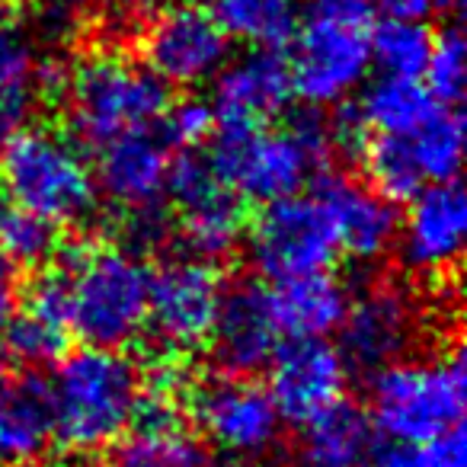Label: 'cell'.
I'll return each instance as SVG.
<instances>
[{"label":"cell","mask_w":467,"mask_h":467,"mask_svg":"<svg viewBox=\"0 0 467 467\" xmlns=\"http://www.w3.org/2000/svg\"><path fill=\"white\" fill-rule=\"evenodd\" d=\"M42 388L52 439L74 454H97L112 448L144 400V378L119 346L87 343L78 352L55 358Z\"/></svg>","instance_id":"cell-1"},{"label":"cell","mask_w":467,"mask_h":467,"mask_svg":"<svg viewBox=\"0 0 467 467\" xmlns=\"http://www.w3.org/2000/svg\"><path fill=\"white\" fill-rule=\"evenodd\" d=\"M0 186L10 205L39 218L80 224L97 212L99 186L78 141L52 125H23L0 144Z\"/></svg>","instance_id":"cell-2"},{"label":"cell","mask_w":467,"mask_h":467,"mask_svg":"<svg viewBox=\"0 0 467 467\" xmlns=\"http://www.w3.org/2000/svg\"><path fill=\"white\" fill-rule=\"evenodd\" d=\"M333 144L337 138L330 125L311 116L282 129H273V122L250 125V129L221 125L212 150V167L244 202L266 205L298 192L314 170L330 157Z\"/></svg>","instance_id":"cell-3"},{"label":"cell","mask_w":467,"mask_h":467,"mask_svg":"<svg viewBox=\"0 0 467 467\" xmlns=\"http://www.w3.org/2000/svg\"><path fill=\"white\" fill-rule=\"evenodd\" d=\"M67 119L80 141L99 144L131 131L154 129L170 103V90L144 61L122 52H90L65 71Z\"/></svg>","instance_id":"cell-4"},{"label":"cell","mask_w":467,"mask_h":467,"mask_svg":"<svg viewBox=\"0 0 467 467\" xmlns=\"http://www.w3.org/2000/svg\"><path fill=\"white\" fill-rule=\"evenodd\" d=\"M71 333L93 346H119L148 324L150 269L125 247H78L58 266Z\"/></svg>","instance_id":"cell-5"},{"label":"cell","mask_w":467,"mask_h":467,"mask_svg":"<svg viewBox=\"0 0 467 467\" xmlns=\"http://www.w3.org/2000/svg\"><path fill=\"white\" fill-rule=\"evenodd\" d=\"M467 375L458 352L432 358H397L371 371V426L397 445H416L461 426Z\"/></svg>","instance_id":"cell-6"},{"label":"cell","mask_w":467,"mask_h":467,"mask_svg":"<svg viewBox=\"0 0 467 467\" xmlns=\"http://www.w3.org/2000/svg\"><path fill=\"white\" fill-rule=\"evenodd\" d=\"M368 16L343 10H317L292 36V90L311 106L343 103L365 84L371 67Z\"/></svg>","instance_id":"cell-7"},{"label":"cell","mask_w":467,"mask_h":467,"mask_svg":"<svg viewBox=\"0 0 467 467\" xmlns=\"http://www.w3.org/2000/svg\"><path fill=\"white\" fill-rule=\"evenodd\" d=\"M250 256L254 266L273 282L327 273L343 254L333 214L317 189H298L285 199L266 202L263 214L250 227Z\"/></svg>","instance_id":"cell-8"},{"label":"cell","mask_w":467,"mask_h":467,"mask_svg":"<svg viewBox=\"0 0 467 467\" xmlns=\"http://www.w3.org/2000/svg\"><path fill=\"white\" fill-rule=\"evenodd\" d=\"M224 298V279L212 260L173 256L150 273L148 330L173 356L195 352L208 343Z\"/></svg>","instance_id":"cell-9"},{"label":"cell","mask_w":467,"mask_h":467,"mask_svg":"<svg viewBox=\"0 0 467 467\" xmlns=\"http://www.w3.org/2000/svg\"><path fill=\"white\" fill-rule=\"evenodd\" d=\"M192 416L218 451L241 461L266 458L282 439V413L263 384L247 375L205 378L192 390Z\"/></svg>","instance_id":"cell-10"},{"label":"cell","mask_w":467,"mask_h":467,"mask_svg":"<svg viewBox=\"0 0 467 467\" xmlns=\"http://www.w3.org/2000/svg\"><path fill=\"white\" fill-rule=\"evenodd\" d=\"M167 195L173 199L180 231L195 256L214 263L234 254L244 241L247 234L244 199L221 180L212 161H202V157L173 161Z\"/></svg>","instance_id":"cell-11"},{"label":"cell","mask_w":467,"mask_h":467,"mask_svg":"<svg viewBox=\"0 0 467 467\" xmlns=\"http://www.w3.org/2000/svg\"><path fill=\"white\" fill-rule=\"evenodd\" d=\"M141 52L167 87H199L224 67L231 39L202 4H170L148 20Z\"/></svg>","instance_id":"cell-12"},{"label":"cell","mask_w":467,"mask_h":467,"mask_svg":"<svg viewBox=\"0 0 467 467\" xmlns=\"http://www.w3.org/2000/svg\"><path fill=\"white\" fill-rule=\"evenodd\" d=\"M339 333L346 362L378 371L416 346L422 337V307L400 282H375L346 305Z\"/></svg>","instance_id":"cell-13"},{"label":"cell","mask_w":467,"mask_h":467,"mask_svg":"<svg viewBox=\"0 0 467 467\" xmlns=\"http://www.w3.org/2000/svg\"><path fill=\"white\" fill-rule=\"evenodd\" d=\"M266 368L269 397L279 407L282 420L292 422H305L343 400L349 381V362L343 349L327 337H285Z\"/></svg>","instance_id":"cell-14"},{"label":"cell","mask_w":467,"mask_h":467,"mask_svg":"<svg viewBox=\"0 0 467 467\" xmlns=\"http://www.w3.org/2000/svg\"><path fill=\"white\" fill-rule=\"evenodd\" d=\"M467 237V199L454 180L429 182L410 195V212L397 221V250L413 275L441 279L458 266Z\"/></svg>","instance_id":"cell-15"},{"label":"cell","mask_w":467,"mask_h":467,"mask_svg":"<svg viewBox=\"0 0 467 467\" xmlns=\"http://www.w3.org/2000/svg\"><path fill=\"white\" fill-rule=\"evenodd\" d=\"M97 157V186L109 195L138 227L157 218V205L167 195V180L173 157L170 144L154 129L131 131L99 144Z\"/></svg>","instance_id":"cell-16"},{"label":"cell","mask_w":467,"mask_h":467,"mask_svg":"<svg viewBox=\"0 0 467 467\" xmlns=\"http://www.w3.org/2000/svg\"><path fill=\"white\" fill-rule=\"evenodd\" d=\"M292 97L288 61L275 55V48H256L237 61H224V67L214 74V125H269Z\"/></svg>","instance_id":"cell-17"},{"label":"cell","mask_w":467,"mask_h":467,"mask_svg":"<svg viewBox=\"0 0 467 467\" xmlns=\"http://www.w3.org/2000/svg\"><path fill=\"white\" fill-rule=\"evenodd\" d=\"M282 330L275 324L269 288L244 282L237 288H224L221 311L214 320V330L208 337L218 362L234 375L266 368L273 352L282 343Z\"/></svg>","instance_id":"cell-18"},{"label":"cell","mask_w":467,"mask_h":467,"mask_svg":"<svg viewBox=\"0 0 467 467\" xmlns=\"http://www.w3.org/2000/svg\"><path fill=\"white\" fill-rule=\"evenodd\" d=\"M314 189L330 208L343 256H352L358 263H375L394 247L397 212L388 195L343 173L320 176Z\"/></svg>","instance_id":"cell-19"},{"label":"cell","mask_w":467,"mask_h":467,"mask_svg":"<svg viewBox=\"0 0 467 467\" xmlns=\"http://www.w3.org/2000/svg\"><path fill=\"white\" fill-rule=\"evenodd\" d=\"M109 467H212V454L173 413L170 394H144L138 420L112 445Z\"/></svg>","instance_id":"cell-20"},{"label":"cell","mask_w":467,"mask_h":467,"mask_svg":"<svg viewBox=\"0 0 467 467\" xmlns=\"http://www.w3.org/2000/svg\"><path fill=\"white\" fill-rule=\"evenodd\" d=\"M0 330H7L4 352L23 365H52L58 356H65L71 324H67L65 282L58 266L42 273L29 285L26 301L23 305L16 301L14 314Z\"/></svg>","instance_id":"cell-21"},{"label":"cell","mask_w":467,"mask_h":467,"mask_svg":"<svg viewBox=\"0 0 467 467\" xmlns=\"http://www.w3.org/2000/svg\"><path fill=\"white\" fill-rule=\"evenodd\" d=\"M301 426L295 467H358L375 451V426L346 400L320 410Z\"/></svg>","instance_id":"cell-22"},{"label":"cell","mask_w":467,"mask_h":467,"mask_svg":"<svg viewBox=\"0 0 467 467\" xmlns=\"http://www.w3.org/2000/svg\"><path fill=\"white\" fill-rule=\"evenodd\" d=\"M269 301L282 337H327L343 324L349 295L330 273H307L279 279Z\"/></svg>","instance_id":"cell-23"},{"label":"cell","mask_w":467,"mask_h":467,"mask_svg":"<svg viewBox=\"0 0 467 467\" xmlns=\"http://www.w3.org/2000/svg\"><path fill=\"white\" fill-rule=\"evenodd\" d=\"M46 397L26 381H0V467H33L48 451Z\"/></svg>","instance_id":"cell-24"},{"label":"cell","mask_w":467,"mask_h":467,"mask_svg":"<svg viewBox=\"0 0 467 467\" xmlns=\"http://www.w3.org/2000/svg\"><path fill=\"white\" fill-rule=\"evenodd\" d=\"M439 106V99L413 78H381L362 93V103L356 109V129L368 135H407L413 131L429 112Z\"/></svg>","instance_id":"cell-25"},{"label":"cell","mask_w":467,"mask_h":467,"mask_svg":"<svg viewBox=\"0 0 467 467\" xmlns=\"http://www.w3.org/2000/svg\"><path fill=\"white\" fill-rule=\"evenodd\" d=\"M202 7L214 16L227 39H241L256 48H275L298 29L295 0H205Z\"/></svg>","instance_id":"cell-26"},{"label":"cell","mask_w":467,"mask_h":467,"mask_svg":"<svg viewBox=\"0 0 467 467\" xmlns=\"http://www.w3.org/2000/svg\"><path fill=\"white\" fill-rule=\"evenodd\" d=\"M39 90V67L33 46L10 20L7 0H0V129H10L29 112Z\"/></svg>","instance_id":"cell-27"},{"label":"cell","mask_w":467,"mask_h":467,"mask_svg":"<svg viewBox=\"0 0 467 467\" xmlns=\"http://www.w3.org/2000/svg\"><path fill=\"white\" fill-rule=\"evenodd\" d=\"M371 46V65L388 78H422V67L429 58V36L426 23H407V20H384L375 29V36H368Z\"/></svg>","instance_id":"cell-28"},{"label":"cell","mask_w":467,"mask_h":467,"mask_svg":"<svg viewBox=\"0 0 467 467\" xmlns=\"http://www.w3.org/2000/svg\"><path fill=\"white\" fill-rule=\"evenodd\" d=\"M58 250V227L20 205H0V256L10 266H42Z\"/></svg>","instance_id":"cell-29"},{"label":"cell","mask_w":467,"mask_h":467,"mask_svg":"<svg viewBox=\"0 0 467 467\" xmlns=\"http://www.w3.org/2000/svg\"><path fill=\"white\" fill-rule=\"evenodd\" d=\"M422 78H426V90L439 103H461L467 87V42L458 26H445L439 36H432Z\"/></svg>","instance_id":"cell-30"},{"label":"cell","mask_w":467,"mask_h":467,"mask_svg":"<svg viewBox=\"0 0 467 467\" xmlns=\"http://www.w3.org/2000/svg\"><path fill=\"white\" fill-rule=\"evenodd\" d=\"M384 461V467H467V445L461 426L445 429L416 445H397L390 441L388 448L375 451Z\"/></svg>","instance_id":"cell-31"},{"label":"cell","mask_w":467,"mask_h":467,"mask_svg":"<svg viewBox=\"0 0 467 467\" xmlns=\"http://www.w3.org/2000/svg\"><path fill=\"white\" fill-rule=\"evenodd\" d=\"M161 135L167 144L173 148H182V150H192L199 144H205L212 138V129H214V109L212 103L205 99H180V103H167L161 116Z\"/></svg>","instance_id":"cell-32"},{"label":"cell","mask_w":467,"mask_h":467,"mask_svg":"<svg viewBox=\"0 0 467 467\" xmlns=\"http://www.w3.org/2000/svg\"><path fill=\"white\" fill-rule=\"evenodd\" d=\"M458 0H378V7L388 20L426 23L432 16H445Z\"/></svg>","instance_id":"cell-33"},{"label":"cell","mask_w":467,"mask_h":467,"mask_svg":"<svg viewBox=\"0 0 467 467\" xmlns=\"http://www.w3.org/2000/svg\"><path fill=\"white\" fill-rule=\"evenodd\" d=\"M16 275H14V266H10L4 256H0V327L7 324L10 314L16 307Z\"/></svg>","instance_id":"cell-34"},{"label":"cell","mask_w":467,"mask_h":467,"mask_svg":"<svg viewBox=\"0 0 467 467\" xmlns=\"http://www.w3.org/2000/svg\"><path fill=\"white\" fill-rule=\"evenodd\" d=\"M112 4H116V10H119L122 20H135V16H144L154 7H161L163 0H112Z\"/></svg>","instance_id":"cell-35"},{"label":"cell","mask_w":467,"mask_h":467,"mask_svg":"<svg viewBox=\"0 0 467 467\" xmlns=\"http://www.w3.org/2000/svg\"><path fill=\"white\" fill-rule=\"evenodd\" d=\"M317 10H343V14H365L368 16V0H314Z\"/></svg>","instance_id":"cell-36"},{"label":"cell","mask_w":467,"mask_h":467,"mask_svg":"<svg viewBox=\"0 0 467 467\" xmlns=\"http://www.w3.org/2000/svg\"><path fill=\"white\" fill-rule=\"evenodd\" d=\"M358 467H384V461H381V458H378V454H375V451H371V454H368V458H365V461H362V464H358Z\"/></svg>","instance_id":"cell-37"},{"label":"cell","mask_w":467,"mask_h":467,"mask_svg":"<svg viewBox=\"0 0 467 467\" xmlns=\"http://www.w3.org/2000/svg\"><path fill=\"white\" fill-rule=\"evenodd\" d=\"M4 375H7V352L0 349V381H4Z\"/></svg>","instance_id":"cell-38"}]
</instances>
